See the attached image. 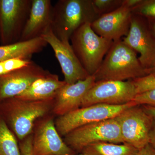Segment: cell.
Returning a JSON list of instances; mask_svg holds the SVG:
<instances>
[{"instance_id": "obj_31", "label": "cell", "mask_w": 155, "mask_h": 155, "mask_svg": "<svg viewBox=\"0 0 155 155\" xmlns=\"http://www.w3.org/2000/svg\"><path fill=\"white\" fill-rule=\"evenodd\" d=\"M147 19L150 30L155 37V20H153V19Z\"/></svg>"}, {"instance_id": "obj_24", "label": "cell", "mask_w": 155, "mask_h": 155, "mask_svg": "<svg viewBox=\"0 0 155 155\" xmlns=\"http://www.w3.org/2000/svg\"><path fill=\"white\" fill-rule=\"evenodd\" d=\"M133 82L137 94L155 88V77L147 75L131 80Z\"/></svg>"}, {"instance_id": "obj_2", "label": "cell", "mask_w": 155, "mask_h": 155, "mask_svg": "<svg viewBox=\"0 0 155 155\" xmlns=\"http://www.w3.org/2000/svg\"><path fill=\"white\" fill-rule=\"evenodd\" d=\"M147 75L137 53L122 39L114 42L94 75L97 82L105 80L125 81Z\"/></svg>"}, {"instance_id": "obj_30", "label": "cell", "mask_w": 155, "mask_h": 155, "mask_svg": "<svg viewBox=\"0 0 155 155\" xmlns=\"http://www.w3.org/2000/svg\"><path fill=\"white\" fill-rule=\"evenodd\" d=\"M141 107L147 114L155 119V107L148 105H142Z\"/></svg>"}, {"instance_id": "obj_3", "label": "cell", "mask_w": 155, "mask_h": 155, "mask_svg": "<svg viewBox=\"0 0 155 155\" xmlns=\"http://www.w3.org/2000/svg\"><path fill=\"white\" fill-rule=\"evenodd\" d=\"M99 17L92 0H59L53 6L51 29L59 39L70 41L78 28Z\"/></svg>"}, {"instance_id": "obj_32", "label": "cell", "mask_w": 155, "mask_h": 155, "mask_svg": "<svg viewBox=\"0 0 155 155\" xmlns=\"http://www.w3.org/2000/svg\"><path fill=\"white\" fill-rule=\"evenodd\" d=\"M147 75H152L155 77V64L152 68L146 70Z\"/></svg>"}, {"instance_id": "obj_26", "label": "cell", "mask_w": 155, "mask_h": 155, "mask_svg": "<svg viewBox=\"0 0 155 155\" xmlns=\"http://www.w3.org/2000/svg\"><path fill=\"white\" fill-rule=\"evenodd\" d=\"M32 133L24 139L20 140L19 144L21 155H32Z\"/></svg>"}, {"instance_id": "obj_22", "label": "cell", "mask_w": 155, "mask_h": 155, "mask_svg": "<svg viewBox=\"0 0 155 155\" xmlns=\"http://www.w3.org/2000/svg\"><path fill=\"white\" fill-rule=\"evenodd\" d=\"M133 14L148 19L155 20V0H142L137 6L131 9Z\"/></svg>"}, {"instance_id": "obj_16", "label": "cell", "mask_w": 155, "mask_h": 155, "mask_svg": "<svg viewBox=\"0 0 155 155\" xmlns=\"http://www.w3.org/2000/svg\"><path fill=\"white\" fill-rule=\"evenodd\" d=\"M52 9L50 0H32L20 41L41 37L51 28Z\"/></svg>"}, {"instance_id": "obj_12", "label": "cell", "mask_w": 155, "mask_h": 155, "mask_svg": "<svg viewBox=\"0 0 155 155\" xmlns=\"http://www.w3.org/2000/svg\"><path fill=\"white\" fill-rule=\"evenodd\" d=\"M41 37L52 48L66 83L72 84L90 76L81 64L70 41H63L58 39L53 34L51 28Z\"/></svg>"}, {"instance_id": "obj_20", "label": "cell", "mask_w": 155, "mask_h": 155, "mask_svg": "<svg viewBox=\"0 0 155 155\" xmlns=\"http://www.w3.org/2000/svg\"><path fill=\"white\" fill-rule=\"evenodd\" d=\"M0 155H21L17 137L1 116Z\"/></svg>"}, {"instance_id": "obj_21", "label": "cell", "mask_w": 155, "mask_h": 155, "mask_svg": "<svg viewBox=\"0 0 155 155\" xmlns=\"http://www.w3.org/2000/svg\"><path fill=\"white\" fill-rule=\"evenodd\" d=\"M123 0H92L95 13L99 17L114 11L122 5Z\"/></svg>"}, {"instance_id": "obj_33", "label": "cell", "mask_w": 155, "mask_h": 155, "mask_svg": "<svg viewBox=\"0 0 155 155\" xmlns=\"http://www.w3.org/2000/svg\"><path fill=\"white\" fill-rule=\"evenodd\" d=\"M75 155H84V154H82V153H80V154H76Z\"/></svg>"}, {"instance_id": "obj_29", "label": "cell", "mask_w": 155, "mask_h": 155, "mask_svg": "<svg viewBox=\"0 0 155 155\" xmlns=\"http://www.w3.org/2000/svg\"><path fill=\"white\" fill-rule=\"evenodd\" d=\"M149 143L155 150V119H154L152 126L150 130Z\"/></svg>"}, {"instance_id": "obj_11", "label": "cell", "mask_w": 155, "mask_h": 155, "mask_svg": "<svg viewBox=\"0 0 155 155\" xmlns=\"http://www.w3.org/2000/svg\"><path fill=\"white\" fill-rule=\"evenodd\" d=\"M123 42L140 54L139 60L146 70L155 64V37L147 19L132 14L130 28Z\"/></svg>"}, {"instance_id": "obj_5", "label": "cell", "mask_w": 155, "mask_h": 155, "mask_svg": "<svg viewBox=\"0 0 155 155\" xmlns=\"http://www.w3.org/2000/svg\"><path fill=\"white\" fill-rule=\"evenodd\" d=\"M64 141L76 153L85 147L100 142L124 143L117 118L83 125L65 135Z\"/></svg>"}, {"instance_id": "obj_17", "label": "cell", "mask_w": 155, "mask_h": 155, "mask_svg": "<svg viewBox=\"0 0 155 155\" xmlns=\"http://www.w3.org/2000/svg\"><path fill=\"white\" fill-rule=\"evenodd\" d=\"M56 74L50 73L35 81L25 92L16 97L25 101H42L54 98L58 91L66 84Z\"/></svg>"}, {"instance_id": "obj_1", "label": "cell", "mask_w": 155, "mask_h": 155, "mask_svg": "<svg viewBox=\"0 0 155 155\" xmlns=\"http://www.w3.org/2000/svg\"><path fill=\"white\" fill-rule=\"evenodd\" d=\"M54 98L28 101L14 97L2 100L0 101V116L16 137L22 140L32 133L38 119L52 110Z\"/></svg>"}, {"instance_id": "obj_6", "label": "cell", "mask_w": 155, "mask_h": 155, "mask_svg": "<svg viewBox=\"0 0 155 155\" xmlns=\"http://www.w3.org/2000/svg\"><path fill=\"white\" fill-rule=\"evenodd\" d=\"M134 106L136 104L132 101L120 105L97 104L79 108L59 116L55 124L60 135L65 136L83 125L115 118L126 109Z\"/></svg>"}, {"instance_id": "obj_13", "label": "cell", "mask_w": 155, "mask_h": 155, "mask_svg": "<svg viewBox=\"0 0 155 155\" xmlns=\"http://www.w3.org/2000/svg\"><path fill=\"white\" fill-rule=\"evenodd\" d=\"M49 73L32 61L28 65L0 76V101L18 96L35 81Z\"/></svg>"}, {"instance_id": "obj_8", "label": "cell", "mask_w": 155, "mask_h": 155, "mask_svg": "<svg viewBox=\"0 0 155 155\" xmlns=\"http://www.w3.org/2000/svg\"><path fill=\"white\" fill-rule=\"evenodd\" d=\"M136 90L131 80H105L95 82L84 97L81 107L97 104H125L133 101Z\"/></svg>"}, {"instance_id": "obj_28", "label": "cell", "mask_w": 155, "mask_h": 155, "mask_svg": "<svg viewBox=\"0 0 155 155\" xmlns=\"http://www.w3.org/2000/svg\"><path fill=\"white\" fill-rule=\"evenodd\" d=\"M142 1V0H123L122 5L131 10L141 2Z\"/></svg>"}, {"instance_id": "obj_34", "label": "cell", "mask_w": 155, "mask_h": 155, "mask_svg": "<svg viewBox=\"0 0 155 155\" xmlns=\"http://www.w3.org/2000/svg\"><path fill=\"white\" fill-rule=\"evenodd\" d=\"M0 45H1V41H0Z\"/></svg>"}, {"instance_id": "obj_7", "label": "cell", "mask_w": 155, "mask_h": 155, "mask_svg": "<svg viewBox=\"0 0 155 155\" xmlns=\"http://www.w3.org/2000/svg\"><path fill=\"white\" fill-rule=\"evenodd\" d=\"M32 0H0L1 45L20 41Z\"/></svg>"}, {"instance_id": "obj_14", "label": "cell", "mask_w": 155, "mask_h": 155, "mask_svg": "<svg viewBox=\"0 0 155 155\" xmlns=\"http://www.w3.org/2000/svg\"><path fill=\"white\" fill-rule=\"evenodd\" d=\"M132 15L131 9L122 5L96 19L91 23V27L99 36L114 42L117 41L127 35Z\"/></svg>"}, {"instance_id": "obj_19", "label": "cell", "mask_w": 155, "mask_h": 155, "mask_svg": "<svg viewBox=\"0 0 155 155\" xmlns=\"http://www.w3.org/2000/svg\"><path fill=\"white\" fill-rule=\"evenodd\" d=\"M138 150L126 143L100 142L85 147L80 153L84 155H135Z\"/></svg>"}, {"instance_id": "obj_25", "label": "cell", "mask_w": 155, "mask_h": 155, "mask_svg": "<svg viewBox=\"0 0 155 155\" xmlns=\"http://www.w3.org/2000/svg\"><path fill=\"white\" fill-rule=\"evenodd\" d=\"M132 101L137 105L155 107V88L137 94Z\"/></svg>"}, {"instance_id": "obj_23", "label": "cell", "mask_w": 155, "mask_h": 155, "mask_svg": "<svg viewBox=\"0 0 155 155\" xmlns=\"http://www.w3.org/2000/svg\"><path fill=\"white\" fill-rule=\"evenodd\" d=\"M29 59L15 58L0 61V76L7 74L28 65L31 62Z\"/></svg>"}, {"instance_id": "obj_27", "label": "cell", "mask_w": 155, "mask_h": 155, "mask_svg": "<svg viewBox=\"0 0 155 155\" xmlns=\"http://www.w3.org/2000/svg\"><path fill=\"white\" fill-rule=\"evenodd\" d=\"M135 155H155V150L149 143L139 150Z\"/></svg>"}, {"instance_id": "obj_4", "label": "cell", "mask_w": 155, "mask_h": 155, "mask_svg": "<svg viewBox=\"0 0 155 155\" xmlns=\"http://www.w3.org/2000/svg\"><path fill=\"white\" fill-rule=\"evenodd\" d=\"M70 43L84 69L89 75H94L114 41L97 35L91 23H87L73 33Z\"/></svg>"}, {"instance_id": "obj_15", "label": "cell", "mask_w": 155, "mask_h": 155, "mask_svg": "<svg viewBox=\"0 0 155 155\" xmlns=\"http://www.w3.org/2000/svg\"><path fill=\"white\" fill-rule=\"evenodd\" d=\"M94 75L72 84L66 83L56 94L52 112L61 116L81 107L84 96L95 83Z\"/></svg>"}, {"instance_id": "obj_9", "label": "cell", "mask_w": 155, "mask_h": 155, "mask_svg": "<svg viewBox=\"0 0 155 155\" xmlns=\"http://www.w3.org/2000/svg\"><path fill=\"white\" fill-rule=\"evenodd\" d=\"M116 118L120 124L124 143L138 150L149 143L154 119L144 112L141 106L127 108Z\"/></svg>"}, {"instance_id": "obj_10", "label": "cell", "mask_w": 155, "mask_h": 155, "mask_svg": "<svg viewBox=\"0 0 155 155\" xmlns=\"http://www.w3.org/2000/svg\"><path fill=\"white\" fill-rule=\"evenodd\" d=\"M41 119L32 132V155L77 154L61 138L53 116L48 115Z\"/></svg>"}, {"instance_id": "obj_18", "label": "cell", "mask_w": 155, "mask_h": 155, "mask_svg": "<svg viewBox=\"0 0 155 155\" xmlns=\"http://www.w3.org/2000/svg\"><path fill=\"white\" fill-rule=\"evenodd\" d=\"M47 45L41 37L26 41L0 45V61L15 58L31 60L34 54L41 51Z\"/></svg>"}]
</instances>
